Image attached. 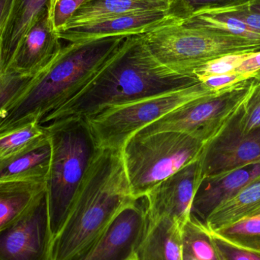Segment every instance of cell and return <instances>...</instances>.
<instances>
[{
  "mask_svg": "<svg viewBox=\"0 0 260 260\" xmlns=\"http://www.w3.org/2000/svg\"><path fill=\"white\" fill-rule=\"evenodd\" d=\"M160 63L142 35L125 38L88 85L73 100L46 116L41 125L68 117L88 119L108 108L178 91L199 83Z\"/></svg>",
  "mask_w": 260,
  "mask_h": 260,
  "instance_id": "6da1fadb",
  "label": "cell"
},
{
  "mask_svg": "<svg viewBox=\"0 0 260 260\" xmlns=\"http://www.w3.org/2000/svg\"><path fill=\"white\" fill-rule=\"evenodd\" d=\"M126 37L70 43L0 117V134L43 119L77 96Z\"/></svg>",
  "mask_w": 260,
  "mask_h": 260,
  "instance_id": "7a4b0ae2",
  "label": "cell"
},
{
  "mask_svg": "<svg viewBox=\"0 0 260 260\" xmlns=\"http://www.w3.org/2000/svg\"><path fill=\"white\" fill-rule=\"evenodd\" d=\"M135 200L121 151L101 148L63 224L53 237L50 260L77 259Z\"/></svg>",
  "mask_w": 260,
  "mask_h": 260,
  "instance_id": "3957f363",
  "label": "cell"
},
{
  "mask_svg": "<svg viewBox=\"0 0 260 260\" xmlns=\"http://www.w3.org/2000/svg\"><path fill=\"white\" fill-rule=\"evenodd\" d=\"M44 126L52 148L46 192L53 238L101 148L86 119L68 117Z\"/></svg>",
  "mask_w": 260,
  "mask_h": 260,
  "instance_id": "277c9868",
  "label": "cell"
},
{
  "mask_svg": "<svg viewBox=\"0 0 260 260\" xmlns=\"http://www.w3.org/2000/svg\"><path fill=\"white\" fill-rule=\"evenodd\" d=\"M204 145L177 132L133 135L121 150L133 197L143 198L159 183L200 158Z\"/></svg>",
  "mask_w": 260,
  "mask_h": 260,
  "instance_id": "5b68a950",
  "label": "cell"
},
{
  "mask_svg": "<svg viewBox=\"0 0 260 260\" xmlns=\"http://www.w3.org/2000/svg\"><path fill=\"white\" fill-rule=\"evenodd\" d=\"M142 35L160 63L176 73L192 77L197 68L217 58L260 51L257 41L186 27L181 23L162 26Z\"/></svg>",
  "mask_w": 260,
  "mask_h": 260,
  "instance_id": "8992f818",
  "label": "cell"
},
{
  "mask_svg": "<svg viewBox=\"0 0 260 260\" xmlns=\"http://www.w3.org/2000/svg\"><path fill=\"white\" fill-rule=\"evenodd\" d=\"M213 93L199 82L189 88L108 108L86 120L101 148L121 151L138 132L183 104Z\"/></svg>",
  "mask_w": 260,
  "mask_h": 260,
  "instance_id": "52a82bcc",
  "label": "cell"
},
{
  "mask_svg": "<svg viewBox=\"0 0 260 260\" xmlns=\"http://www.w3.org/2000/svg\"><path fill=\"white\" fill-rule=\"evenodd\" d=\"M254 85L251 78L229 89L186 102L137 133L177 132L206 144L236 115Z\"/></svg>",
  "mask_w": 260,
  "mask_h": 260,
  "instance_id": "ba28073f",
  "label": "cell"
},
{
  "mask_svg": "<svg viewBox=\"0 0 260 260\" xmlns=\"http://www.w3.org/2000/svg\"><path fill=\"white\" fill-rule=\"evenodd\" d=\"M52 241L45 192L19 220L0 232V260H50Z\"/></svg>",
  "mask_w": 260,
  "mask_h": 260,
  "instance_id": "9c48e42d",
  "label": "cell"
},
{
  "mask_svg": "<svg viewBox=\"0 0 260 260\" xmlns=\"http://www.w3.org/2000/svg\"><path fill=\"white\" fill-rule=\"evenodd\" d=\"M238 112L205 144L200 157L203 178L260 163V128L243 133L238 123Z\"/></svg>",
  "mask_w": 260,
  "mask_h": 260,
  "instance_id": "30bf717a",
  "label": "cell"
},
{
  "mask_svg": "<svg viewBox=\"0 0 260 260\" xmlns=\"http://www.w3.org/2000/svg\"><path fill=\"white\" fill-rule=\"evenodd\" d=\"M148 226L145 198L123 209L91 247L75 260H128L136 254Z\"/></svg>",
  "mask_w": 260,
  "mask_h": 260,
  "instance_id": "8fae6325",
  "label": "cell"
},
{
  "mask_svg": "<svg viewBox=\"0 0 260 260\" xmlns=\"http://www.w3.org/2000/svg\"><path fill=\"white\" fill-rule=\"evenodd\" d=\"M202 180L199 158L153 188L145 197L148 220L169 218L183 227Z\"/></svg>",
  "mask_w": 260,
  "mask_h": 260,
  "instance_id": "7c38bea8",
  "label": "cell"
},
{
  "mask_svg": "<svg viewBox=\"0 0 260 260\" xmlns=\"http://www.w3.org/2000/svg\"><path fill=\"white\" fill-rule=\"evenodd\" d=\"M177 23L181 21L172 16L169 11H141L63 27L57 34L61 40L73 43L109 37L144 35L157 27Z\"/></svg>",
  "mask_w": 260,
  "mask_h": 260,
  "instance_id": "4fadbf2b",
  "label": "cell"
},
{
  "mask_svg": "<svg viewBox=\"0 0 260 260\" xmlns=\"http://www.w3.org/2000/svg\"><path fill=\"white\" fill-rule=\"evenodd\" d=\"M61 41L47 9L26 32L6 72L24 76H38L59 55L62 48Z\"/></svg>",
  "mask_w": 260,
  "mask_h": 260,
  "instance_id": "5bb4252c",
  "label": "cell"
},
{
  "mask_svg": "<svg viewBox=\"0 0 260 260\" xmlns=\"http://www.w3.org/2000/svg\"><path fill=\"white\" fill-rule=\"evenodd\" d=\"M259 177L260 163H258L226 174L204 177L194 197L191 214L205 224L218 206Z\"/></svg>",
  "mask_w": 260,
  "mask_h": 260,
  "instance_id": "9a60e30c",
  "label": "cell"
},
{
  "mask_svg": "<svg viewBox=\"0 0 260 260\" xmlns=\"http://www.w3.org/2000/svg\"><path fill=\"white\" fill-rule=\"evenodd\" d=\"M181 229L179 223L169 218L148 220L136 260H183Z\"/></svg>",
  "mask_w": 260,
  "mask_h": 260,
  "instance_id": "2e32d148",
  "label": "cell"
},
{
  "mask_svg": "<svg viewBox=\"0 0 260 260\" xmlns=\"http://www.w3.org/2000/svg\"><path fill=\"white\" fill-rule=\"evenodd\" d=\"M50 2V0H15L14 2L9 19L0 34L3 73L9 68L26 32L49 9Z\"/></svg>",
  "mask_w": 260,
  "mask_h": 260,
  "instance_id": "e0dca14e",
  "label": "cell"
},
{
  "mask_svg": "<svg viewBox=\"0 0 260 260\" xmlns=\"http://www.w3.org/2000/svg\"><path fill=\"white\" fill-rule=\"evenodd\" d=\"M52 148L48 136L0 165V182H47Z\"/></svg>",
  "mask_w": 260,
  "mask_h": 260,
  "instance_id": "ac0fdd59",
  "label": "cell"
},
{
  "mask_svg": "<svg viewBox=\"0 0 260 260\" xmlns=\"http://www.w3.org/2000/svg\"><path fill=\"white\" fill-rule=\"evenodd\" d=\"M46 192V182H0V232L19 220Z\"/></svg>",
  "mask_w": 260,
  "mask_h": 260,
  "instance_id": "d6986e66",
  "label": "cell"
},
{
  "mask_svg": "<svg viewBox=\"0 0 260 260\" xmlns=\"http://www.w3.org/2000/svg\"><path fill=\"white\" fill-rule=\"evenodd\" d=\"M169 9L170 5L163 0H88L75 12L64 27L85 24L129 12L169 11Z\"/></svg>",
  "mask_w": 260,
  "mask_h": 260,
  "instance_id": "ffe728a7",
  "label": "cell"
},
{
  "mask_svg": "<svg viewBox=\"0 0 260 260\" xmlns=\"http://www.w3.org/2000/svg\"><path fill=\"white\" fill-rule=\"evenodd\" d=\"M259 208L260 177L218 206L208 217L205 224L210 232H216L250 216Z\"/></svg>",
  "mask_w": 260,
  "mask_h": 260,
  "instance_id": "44dd1931",
  "label": "cell"
},
{
  "mask_svg": "<svg viewBox=\"0 0 260 260\" xmlns=\"http://www.w3.org/2000/svg\"><path fill=\"white\" fill-rule=\"evenodd\" d=\"M186 27L205 29L226 36L244 38L260 42V35L247 27L243 21L220 9L203 11L181 23Z\"/></svg>",
  "mask_w": 260,
  "mask_h": 260,
  "instance_id": "7402d4cb",
  "label": "cell"
},
{
  "mask_svg": "<svg viewBox=\"0 0 260 260\" xmlns=\"http://www.w3.org/2000/svg\"><path fill=\"white\" fill-rule=\"evenodd\" d=\"M183 251L197 260H218L211 232L191 214L181 229Z\"/></svg>",
  "mask_w": 260,
  "mask_h": 260,
  "instance_id": "603a6c76",
  "label": "cell"
},
{
  "mask_svg": "<svg viewBox=\"0 0 260 260\" xmlns=\"http://www.w3.org/2000/svg\"><path fill=\"white\" fill-rule=\"evenodd\" d=\"M47 136L44 125L32 123L0 134V165L36 145Z\"/></svg>",
  "mask_w": 260,
  "mask_h": 260,
  "instance_id": "cb8c5ba5",
  "label": "cell"
},
{
  "mask_svg": "<svg viewBox=\"0 0 260 260\" xmlns=\"http://www.w3.org/2000/svg\"><path fill=\"white\" fill-rule=\"evenodd\" d=\"M212 232L236 245L260 253V214Z\"/></svg>",
  "mask_w": 260,
  "mask_h": 260,
  "instance_id": "d4e9b609",
  "label": "cell"
},
{
  "mask_svg": "<svg viewBox=\"0 0 260 260\" xmlns=\"http://www.w3.org/2000/svg\"><path fill=\"white\" fill-rule=\"evenodd\" d=\"M247 1L248 0H173L169 13L182 23L198 12L231 7Z\"/></svg>",
  "mask_w": 260,
  "mask_h": 260,
  "instance_id": "484cf974",
  "label": "cell"
},
{
  "mask_svg": "<svg viewBox=\"0 0 260 260\" xmlns=\"http://www.w3.org/2000/svg\"><path fill=\"white\" fill-rule=\"evenodd\" d=\"M253 53H254L230 54L217 58L197 68L194 72L193 76L200 82L201 79L209 76L233 73Z\"/></svg>",
  "mask_w": 260,
  "mask_h": 260,
  "instance_id": "4316f807",
  "label": "cell"
},
{
  "mask_svg": "<svg viewBox=\"0 0 260 260\" xmlns=\"http://www.w3.org/2000/svg\"><path fill=\"white\" fill-rule=\"evenodd\" d=\"M240 129L244 133L260 128V85H253L238 114Z\"/></svg>",
  "mask_w": 260,
  "mask_h": 260,
  "instance_id": "83f0119b",
  "label": "cell"
},
{
  "mask_svg": "<svg viewBox=\"0 0 260 260\" xmlns=\"http://www.w3.org/2000/svg\"><path fill=\"white\" fill-rule=\"evenodd\" d=\"M210 232L218 260H260V253L240 247Z\"/></svg>",
  "mask_w": 260,
  "mask_h": 260,
  "instance_id": "f1b7e54d",
  "label": "cell"
},
{
  "mask_svg": "<svg viewBox=\"0 0 260 260\" xmlns=\"http://www.w3.org/2000/svg\"><path fill=\"white\" fill-rule=\"evenodd\" d=\"M217 9L238 18L260 35V0H248L242 4Z\"/></svg>",
  "mask_w": 260,
  "mask_h": 260,
  "instance_id": "f546056e",
  "label": "cell"
},
{
  "mask_svg": "<svg viewBox=\"0 0 260 260\" xmlns=\"http://www.w3.org/2000/svg\"><path fill=\"white\" fill-rule=\"evenodd\" d=\"M88 0H50L49 15L56 31H59L70 21L75 12Z\"/></svg>",
  "mask_w": 260,
  "mask_h": 260,
  "instance_id": "4dcf8cb0",
  "label": "cell"
},
{
  "mask_svg": "<svg viewBox=\"0 0 260 260\" xmlns=\"http://www.w3.org/2000/svg\"><path fill=\"white\" fill-rule=\"evenodd\" d=\"M255 74H247V73H239L237 72L219 75V76H209L201 79V82L206 89L214 92L229 89L240 82H244L247 79L254 77Z\"/></svg>",
  "mask_w": 260,
  "mask_h": 260,
  "instance_id": "1f68e13d",
  "label": "cell"
},
{
  "mask_svg": "<svg viewBox=\"0 0 260 260\" xmlns=\"http://www.w3.org/2000/svg\"><path fill=\"white\" fill-rule=\"evenodd\" d=\"M260 70V51L253 53L248 59L242 62L235 72L247 74H255Z\"/></svg>",
  "mask_w": 260,
  "mask_h": 260,
  "instance_id": "d6a6232c",
  "label": "cell"
},
{
  "mask_svg": "<svg viewBox=\"0 0 260 260\" xmlns=\"http://www.w3.org/2000/svg\"><path fill=\"white\" fill-rule=\"evenodd\" d=\"M14 2L15 0H0V34L9 19Z\"/></svg>",
  "mask_w": 260,
  "mask_h": 260,
  "instance_id": "836d02e7",
  "label": "cell"
},
{
  "mask_svg": "<svg viewBox=\"0 0 260 260\" xmlns=\"http://www.w3.org/2000/svg\"><path fill=\"white\" fill-rule=\"evenodd\" d=\"M3 74V57H2V45H1V40H0V79H1L2 76Z\"/></svg>",
  "mask_w": 260,
  "mask_h": 260,
  "instance_id": "e575fe53",
  "label": "cell"
},
{
  "mask_svg": "<svg viewBox=\"0 0 260 260\" xmlns=\"http://www.w3.org/2000/svg\"><path fill=\"white\" fill-rule=\"evenodd\" d=\"M255 82H256V85H260V70L258 71L257 73H255L254 77Z\"/></svg>",
  "mask_w": 260,
  "mask_h": 260,
  "instance_id": "d590c367",
  "label": "cell"
},
{
  "mask_svg": "<svg viewBox=\"0 0 260 260\" xmlns=\"http://www.w3.org/2000/svg\"><path fill=\"white\" fill-rule=\"evenodd\" d=\"M183 260H197L194 259V258H192V256H189V254H187V253H184V252L183 251Z\"/></svg>",
  "mask_w": 260,
  "mask_h": 260,
  "instance_id": "8d00e7d4",
  "label": "cell"
},
{
  "mask_svg": "<svg viewBox=\"0 0 260 260\" xmlns=\"http://www.w3.org/2000/svg\"><path fill=\"white\" fill-rule=\"evenodd\" d=\"M163 1L167 2V3H168V4L171 6V3H172L173 0H163Z\"/></svg>",
  "mask_w": 260,
  "mask_h": 260,
  "instance_id": "74e56055",
  "label": "cell"
},
{
  "mask_svg": "<svg viewBox=\"0 0 260 260\" xmlns=\"http://www.w3.org/2000/svg\"><path fill=\"white\" fill-rule=\"evenodd\" d=\"M128 260H136V254H135L134 256H132V257Z\"/></svg>",
  "mask_w": 260,
  "mask_h": 260,
  "instance_id": "f35d334b",
  "label": "cell"
}]
</instances>
